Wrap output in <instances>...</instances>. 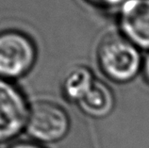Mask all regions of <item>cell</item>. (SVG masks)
<instances>
[{
    "label": "cell",
    "mask_w": 149,
    "mask_h": 148,
    "mask_svg": "<svg viewBox=\"0 0 149 148\" xmlns=\"http://www.w3.org/2000/svg\"><path fill=\"white\" fill-rule=\"evenodd\" d=\"M96 79L92 71L84 66H77L70 70L63 81V92L66 98L78 103L95 83Z\"/></svg>",
    "instance_id": "52a82bcc"
},
{
    "label": "cell",
    "mask_w": 149,
    "mask_h": 148,
    "mask_svg": "<svg viewBox=\"0 0 149 148\" xmlns=\"http://www.w3.org/2000/svg\"><path fill=\"white\" fill-rule=\"evenodd\" d=\"M29 107L10 80L0 77V142L15 138L26 128Z\"/></svg>",
    "instance_id": "277c9868"
},
{
    "label": "cell",
    "mask_w": 149,
    "mask_h": 148,
    "mask_svg": "<svg viewBox=\"0 0 149 148\" xmlns=\"http://www.w3.org/2000/svg\"><path fill=\"white\" fill-rule=\"evenodd\" d=\"M26 129L36 142H56L67 135L70 120L66 111L57 104L41 101L29 108Z\"/></svg>",
    "instance_id": "3957f363"
},
{
    "label": "cell",
    "mask_w": 149,
    "mask_h": 148,
    "mask_svg": "<svg viewBox=\"0 0 149 148\" xmlns=\"http://www.w3.org/2000/svg\"><path fill=\"white\" fill-rule=\"evenodd\" d=\"M32 41L18 31L0 33V77L7 80L25 76L36 60Z\"/></svg>",
    "instance_id": "7a4b0ae2"
},
{
    "label": "cell",
    "mask_w": 149,
    "mask_h": 148,
    "mask_svg": "<svg viewBox=\"0 0 149 148\" xmlns=\"http://www.w3.org/2000/svg\"><path fill=\"white\" fill-rule=\"evenodd\" d=\"M98 64L104 75L117 83H127L142 71L140 48L123 34L112 33L101 41L97 50Z\"/></svg>",
    "instance_id": "6da1fadb"
},
{
    "label": "cell",
    "mask_w": 149,
    "mask_h": 148,
    "mask_svg": "<svg viewBox=\"0 0 149 148\" xmlns=\"http://www.w3.org/2000/svg\"><path fill=\"white\" fill-rule=\"evenodd\" d=\"M142 73H143V75L144 79H146V82L149 84V52L147 53V55L143 58Z\"/></svg>",
    "instance_id": "9c48e42d"
},
{
    "label": "cell",
    "mask_w": 149,
    "mask_h": 148,
    "mask_svg": "<svg viewBox=\"0 0 149 148\" xmlns=\"http://www.w3.org/2000/svg\"><path fill=\"white\" fill-rule=\"evenodd\" d=\"M77 105L80 110L90 117L101 119L107 117L112 112L115 98L109 87L96 79Z\"/></svg>",
    "instance_id": "8992f818"
},
{
    "label": "cell",
    "mask_w": 149,
    "mask_h": 148,
    "mask_svg": "<svg viewBox=\"0 0 149 148\" xmlns=\"http://www.w3.org/2000/svg\"><path fill=\"white\" fill-rule=\"evenodd\" d=\"M119 24L127 40L149 50V0H127L120 7Z\"/></svg>",
    "instance_id": "5b68a950"
},
{
    "label": "cell",
    "mask_w": 149,
    "mask_h": 148,
    "mask_svg": "<svg viewBox=\"0 0 149 148\" xmlns=\"http://www.w3.org/2000/svg\"><path fill=\"white\" fill-rule=\"evenodd\" d=\"M87 1L99 7L111 8V7H118V6L121 7L127 0H87Z\"/></svg>",
    "instance_id": "ba28073f"
},
{
    "label": "cell",
    "mask_w": 149,
    "mask_h": 148,
    "mask_svg": "<svg viewBox=\"0 0 149 148\" xmlns=\"http://www.w3.org/2000/svg\"><path fill=\"white\" fill-rule=\"evenodd\" d=\"M10 148H44L42 146L36 145L33 142H22L15 143L13 146H10Z\"/></svg>",
    "instance_id": "30bf717a"
}]
</instances>
